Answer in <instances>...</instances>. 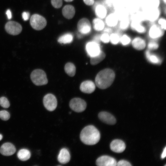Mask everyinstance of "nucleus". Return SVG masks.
<instances>
[{
	"label": "nucleus",
	"instance_id": "f257e3e1",
	"mask_svg": "<svg viewBox=\"0 0 166 166\" xmlns=\"http://www.w3.org/2000/svg\"><path fill=\"white\" fill-rule=\"evenodd\" d=\"M80 139L84 144L93 145L97 143L100 138L98 130L94 126L89 125L84 127L80 134Z\"/></svg>",
	"mask_w": 166,
	"mask_h": 166
},
{
	"label": "nucleus",
	"instance_id": "b1692460",
	"mask_svg": "<svg viewBox=\"0 0 166 166\" xmlns=\"http://www.w3.org/2000/svg\"><path fill=\"white\" fill-rule=\"evenodd\" d=\"M17 156L20 160L25 161L28 160L30 158L31 153L28 150L26 149H22L18 152Z\"/></svg>",
	"mask_w": 166,
	"mask_h": 166
},
{
	"label": "nucleus",
	"instance_id": "f8f14e48",
	"mask_svg": "<svg viewBox=\"0 0 166 166\" xmlns=\"http://www.w3.org/2000/svg\"><path fill=\"white\" fill-rule=\"evenodd\" d=\"M16 151L14 146L9 142L3 144L0 148V153L5 156H11L15 153Z\"/></svg>",
	"mask_w": 166,
	"mask_h": 166
},
{
	"label": "nucleus",
	"instance_id": "79ce46f5",
	"mask_svg": "<svg viewBox=\"0 0 166 166\" xmlns=\"http://www.w3.org/2000/svg\"><path fill=\"white\" fill-rule=\"evenodd\" d=\"M166 156V147H165L164 148L163 152L161 155V158L162 159L164 158Z\"/></svg>",
	"mask_w": 166,
	"mask_h": 166
},
{
	"label": "nucleus",
	"instance_id": "bb28decb",
	"mask_svg": "<svg viewBox=\"0 0 166 166\" xmlns=\"http://www.w3.org/2000/svg\"><path fill=\"white\" fill-rule=\"evenodd\" d=\"M73 40V35L70 34L68 33L60 37L57 41L60 43L66 44L71 43Z\"/></svg>",
	"mask_w": 166,
	"mask_h": 166
},
{
	"label": "nucleus",
	"instance_id": "20e7f679",
	"mask_svg": "<svg viewBox=\"0 0 166 166\" xmlns=\"http://www.w3.org/2000/svg\"><path fill=\"white\" fill-rule=\"evenodd\" d=\"M30 23L34 29L39 30L45 27L47 22L43 17L37 14H34L32 15L30 18Z\"/></svg>",
	"mask_w": 166,
	"mask_h": 166
},
{
	"label": "nucleus",
	"instance_id": "aec40b11",
	"mask_svg": "<svg viewBox=\"0 0 166 166\" xmlns=\"http://www.w3.org/2000/svg\"><path fill=\"white\" fill-rule=\"evenodd\" d=\"M132 44L133 47L138 50L143 49L146 45L144 40L139 37L135 38L132 41Z\"/></svg>",
	"mask_w": 166,
	"mask_h": 166
},
{
	"label": "nucleus",
	"instance_id": "473e14b6",
	"mask_svg": "<svg viewBox=\"0 0 166 166\" xmlns=\"http://www.w3.org/2000/svg\"><path fill=\"white\" fill-rule=\"evenodd\" d=\"M10 117L9 113L5 110L0 111V118L3 121L8 120Z\"/></svg>",
	"mask_w": 166,
	"mask_h": 166
},
{
	"label": "nucleus",
	"instance_id": "4be33fe9",
	"mask_svg": "<svg viewBox=\"0 0 166 166\" xmlns=\"http://www.w3.org/2000/svg\"><path fill=\"white\" fill-rule=\"evenodd\" d=\"M95 13L98 18L103 19L105 18L107 15V10L105 6L99 4L95 7Z\"/></svg>",
	"mask_w": 166,
	"mask_h": 166
},
{
	"label": "nucleus",
	"instance_id": "ea45409f",
	"mask_svg": "<svg viewBox=\"0 0 166 166\" xmlns=\"http://www.w3.org/2000/svg\"><path fill=\"white\" fill-rule=\"evenodd\" d=\"M84 3L87 5L91 6L94 3V0H83Z\"/></svg>",
	"mask_w": 166,
	"mask_h": 166
},
{
	"label": "nucleus",
	"instance_id": "4c0bfd02",
	"mask_svg": "<svg viewBox=\"0 0 166 166\" xmlns=\"http://www.w3.org/2000/svg\"><path fill=\"white\" fill-rule=\"evenodd\" d=\"M132 165L127 161L122 160L117 163V166H131Z\"/></svg>",
	"mask_w": 166,
	"mask_h": 166
},
{
	"label": "nucleus",
	"instance_id": "ddd939ff",
	"mask_svg": "<svg viewBox=\"0 0 166 166\" xmlns=\"http://www.w3.org/2000/svg\"><path fill=\"white\" fill-rule=\"evenodd\" d=\"M125 148L124 143L120 140H114L112 141L110 144L111 149L113 151L117 153H121L123 152Z\"/></svg>",
	"mask_w": 166,
	"mask_h": 166
},
{
	"label": "nucleus",
	"instance_id": "0eeeda50",
	"mask_svg": "<svg viewBox=\"0 0 166 166\" xmlns=\"http://www.w3.org/2000/svg\"><path fill=\"white\" fill-rule=\"evenodd\" d=\"M5 28L8 33L13 35L19 34L22 30L21 25L18 23L14 21H10L7 22Z\"/></svg>",
	"mask_w": 166,
	"mask_h": 166
},
{
	"label": "nucleus",
	"instance_id": "c03bdc74",
	"mask_svg": "<svg viewBox=\"0 0 166 166\" xmlns=\"http://www.w3.org/2000/svg\"><path fill=\"white\" fill-rule=\"evenodd\" d=\"M2 137H3L2 135L1 134H0V141L2 140Z\"/></svg>",
	"mask_w": 166,
	"mask_h": 166
},
{
	"label": "nucleus",
	"instance_id": "a878e982",
	"mask_svg": "<svg viewBox=\"0 0 166 166\" xmlns=\"http://www.w3.org/2000/svg\"><path fill=\"white\" fill-rule=\"evenodd\" d=\"M64 69L65 73L69 76L72 77L75 75L76 67L73 63H67L65 65Z\"/></svg>",
	"mask_w": 166,
	"mask_h": 166
},
{
	"label": "nucleus",
	"instance_id": "2eb2a0df",
	"mask_svg": "<svg viewBox=\"0 0 166 166\" xmlns=\"http://www.w3.org/2000/svg\"><path fill=\"white\" fill-rule=\"evenodd\" d=\"M80 89L81 91L84 93H91L94 91L95 85L91 81H85L81 84Z\"/></svg>",
	"mask_w": 166,
	"mask_h": 166
},
{
	"label": "nucleus",
	"instance_id": "72a5a7b5",
	"mask_svg": "<svg viewBox=\"0 0 166 166\" xmlns=\"http://www.w3.org/2000/svg\"><path fill=\"white\" fill-rule=\"evenodd\" d=\"M109 34L104 32L100 36V41L105 43H108L110 42Z\"/></svg>",
	"mask_w": 166,
	"mask_h": 166
},
{
	"label": "nucleus",
	"instance_id": "7c9ffc66",
	"mask_svg": "<svg viewBox=\"0 0 166 166\" xmlns=\"http://www.w3.org/2000/svg\"><path fill=\"white\" fill-rule=\"evenodd\" d=\"M130 38L127 34H124L120 37V42L123 45H127L130 43Z\"/></svg>",
	"mask_w": 166,
	"mask_h": 166
},
{
	"label": "nucleus",
	"instance_id": "39448f33",
	"mask_svg": "<svg viewBox=\"0 0 166 166\" xmlns=\"http://www.w3.org/2000/svg\"><path fill=\"white\" fill-rule=\"evenodd\" d=\"M69 106L70 108L73 111L80 113L85 110L87 104L83 100L79 98H74L70 101Z\"/></svg>",
	"mask_w": 166,
	"mask_h": 166
},
{
	"label": "nucleus",
	"instance_id": "f03ea898",
	"mask_svg": "<svg viewBox=\"0 0 166 166\" xmlns=\"http://www.w3.org/2000/svg\"><path fill=\"white\" fill-rule=\"evenodd\" d=\"M115 78L114 72L110 69L101 70L96 75L95 82L96 85L100 89H106L113 83Z\"/></svg>",
	"mask_w": 166,
	"mask_h": 166
},
{
	"label": "nucleus",
	"instance_id": "412c9836",
	"mask_svg": "<svg viewBox=\"0 0 166 166\" xmlns=\"http://www.w3.org/2000/svg\"><path fill=\"white\" fill-rule=\"evenodd\" d=\"M130 26L133 30L139 34H144L146 31L145 27L139 22L132 21L130 23Z\"/></svg>",
	"mask_w": 166,
	"mask_h": 166
},
{
	"label": "nucleus",
	"instance_id": "e433bc0d",
	"mask_svg": "<svg viewBox=\"0 0 166 166\" xmlns=\"http://www.w3.org/2000/svg\"><path fill=\"white\" fill-rule=\"evenodd\" d=\"M53 6L56 8H60L62 5V0H51Z\"/></svg>",
	"mask_w": 166,
	"mask_h": 166
},
{
	"label": "nucleus",
	"instance_id": "9b49d317",
	"mask_svg": "<svg viewBox=\"0 0 166 166\" xmlns=\"http://www.w3.org/2000/svg\"><path fill=\"white\" fill-rule=\"evenodd\" d=\"M86 49L90 57L98 55L101 51L99 44L93 41L87 43Z\"/></svg>",
	"mask_w": 166,
	"mask_h": 166
},
{
	"label": "nucleus",
	"instance_id": "393cba45",
	"mask_svg": "<svg viewBox=\"0 0 166 166\" xmlns=\"http://www.w3.org/2000/svg\"><path fill=\"white\" fill-rule=\"evenodd\" d=\"M105 56V53L103 51H101L98 55L90 57L91 64L93 65H95L98 64L104 59Z\"/></svg>",
	"mask_w": 166,
	"mask_h": 166
},
{
	"label": "nucleus",
	"instance_id": "c85d7f7f",
	"mask_svg": "<svg viewBox=\"0 0 166 166\" xmlns=\"http://www.w3.org/2000/svg\"><path fill=\"white\" fill-rule=\"evenodd\" d=\"M130 22L128 18H122L119 23V27L122 30H127L130 26Z\"/></svg>",
	"mask_w": 166,
	"mask_h": 166
},
{
	"label": "nucleus",
	"instance_id": "c9c22d12",
	"mask_svg": "<svg viewBox=\"0 0 166 166\" xmlns=\"http://www.w3.org/2000/svg\"><path fill=\"white\" fill-rule=\"evenodd\" d=\"M148 47L149 49L155 50L158 48L159 45L156 42L151 41L148 42Z\"/></svg>",
	"mask_w": 166,
	"mask_h": 166
},
{
	"label": "nucleus",
	"instance_id": "58836bf2",
	"mask_svg": "<svg viewBox=\"0 0 166 166\" xmlns=\"http://www.w3.org/2000/svg\"><path fill=\"white\" fill-rule=\"evenodd\" d=\"M30 16V14L29 12H23L22 14V18L25 21L28 20Z\"/></svg>",
	"mask_w": 166,
	"mask_h": 166
},
{
	"label": "nucleus",
	"instance_id": "cd10ccee",
	"mask_svg": "<svg viewBox=\"0 0 166 166\" xmlns=\"http://www.w3.org/2000/svg\"><path fill=\"white\" fill-rule=\"evenodd\" d=\"M146 56L148 60L152 63L159 64L160 62V60L156 55L151 54L148 50L146 52Z\"/></svg>",
	"mask_w": 166,
	"mask_h": 166
},
{
	"label": "nucleus",
	"instance_id": "a18cd8bd",
	"mask_svg": "<svg viewBox=\"0 0 166 166\" xmlns=\"http://www.w3.org/2000/svg\"><path fill=\"white\" fill-rule=\"evenodd\" d=\"M163 0L164 2V3L165 4V3H166V0Z\"/></svg>",
	"mask_w": 166,
	"mask_h": 166
},
{
	"label": "nucleus",
	"instance_id": "4468645a",
	"mask_svg": "<svg viewBox=\"0 0 166 166\" xmlns=\"http://www.w3.org/2000/svg\"><path fill=\"white\" fill-rule=\"evenodd\" d=\"M98 117L101 121L103 122L110 125L114 124L116 122L115 117L110 113L106 112H100Z\"/></svg>",
	"mask_w": 166,
	"mask_h": 166
},
{
	"label": "nucleus",
	"instance_id": "423d86ee",
	"mask_svg": "<svg viewBox=\"0 0 166 166\" xmlns=\"http://www.w3.org/2000/svg\"><path fill=\"white\" fill-rule=\"evenodd\" d=\"M43 103L45 108L49 111H54L57 105V101L56 97L51 93L47 94L44 97Z\"/></svg>",
	"mask_w": 166,
	"mask_h": 166
},
{
	"label": "nucleus",
	"instance_id": "7ed1b4c3",
	"mask_svg": "<svg viewBox=\"0 0 166 166\" xmlns=\"http://www.w3.org/2000/svg\"><path fill=\"white\" fill-rule=\"evenodd\" d=\"M30 78L33 82L37 86L45 85L48 82L46 73L41 69L33 71L30 74Z\"/></svg>",
	"mask_w": 166,
	"mask_h": 166
},
{
	"label": "nucleus",
	"instance_id": "6e6552de",
	"mask_svg": "<svg viewBox=\"0 0 166 166\" xmlns=\"http://www.w3.org/2000/svg\"><path fill=\"white\" fill-rule=\"evenodd\" d=\"M96 164L98 166H116L117 162L113 158L108 156H103L96 160Z\"/></svg>",
	"mask_w": 166,
	"mask_h": 166
},
{
	"label": "nucleus",
	"instance_id": "37998d69",
	"mask_svg": "<svg viewBox=\"0 0 166 166\" xmlns=\"http://www.w3.org/2000/svg\"><path fill=\"white\" fill-rule=\"evenodd\" d=\"M66 2H69L73 1V0H64Z\"/></svg>",
	"mask_w": 166,
	"mask_h": 166
},
{
	"label": "nucleus",
	"instance_id": "dca6fc26",
	"mask_svg": "<svg viewBox=\"0 0 166 166\" xmlns=\"http://www.w3.org/2000/svg\"><path fill=\"white\" fill-rule=\"evenodd\" d=\"M70 156L69 151L66 148H62L60 151L57 156V160L61 163L65 164L70 160Z\"/></svg>",
	"mask_w": 166,
	"mask_h": 166
},
{
	"label": "nucleus",
	"instance_id": "9d476101",
	"mask_svg": "<svg viewBox=\"0 0 166 166\" xmlns=\"http://www.w3.org/2000/svg\"><path fill=\"white\" fill-rule=\"evenodd\" d=\"M164 30L156 24H153L150 27L148 32L149 37L152 39H156L162 37Z\"/></svg>",
	"mask_w": 166,
	"mask_h": 166
},
{
	"label": "nucleus",
	"instance_id": "1a4fd4ad",
	"mask_svg": "<svg viewBox=\"0 0 166 166\" xmlns=\"http://www.w3.org/2000/svg\"><path fill=\"white\" fill-rule=\"evenodd\" d=\"M77 29L79 31L83 34L89 33L91 30V25L89 21L86 18L80 19L77 24Z\"/></svg>",
	"mask_w": 166,
	"mask_h": 166
},
{
	"label": "nucleus",
	"instance_id": "a211bd4d",
	"mask_svg": "<svg viewBox=\"0 0 166 166\" xmlns=\"http://www.w3.org/2000/svg\"><path fill=\"white\" fill-rule=\"evenodd\" d=\"M160 14V10L158 8L150 9L146 14V18L151 22H154L159 18Z\"/></svg>",
	"mask_w": 166,
	"mask_h": 166
},
{
	"label": "nucleus",
	"instance_id": "f3484780",
	"mask_svg": "<svg viewBox=\"0 0 166 166\" xmlns=\"http://www.w3.org/2000/svg\"><path fill=\"white\" fill-rule=\"evenodd\" d=\"M105 23L109 27H113L117 26L119 22V18L116 14L110 13L105 18Z\"/></svg>",
	"mask_w": 166,
	"mask_h": 166
},
{
	"label": "nucleus",
	"instance_id": "f704fd0d",
	"mask_svg": "<svg viewBox=\"0 0 166 166\" xmlns=\"http://www.w3.org/2000/svg\"><path fill=\"white\" fill-rule=\"evenodd\" d=\"M158 25L163 30H166V20L164 18H159L157 20Z\"/></svg>",
	"mask_w": 166,
	"mask_h": 166
},
{
	"label": "nucleus",
	"instance_id": "a19ab883",
	"mask_svg": "<svg viewBox=\"0 0 166 166\" xmlns=\"http://www.w3.org/2000/svg\"><path fill=\"white\" fill-rule=\"evenodd\" d=\"M6 14L8 19H10L12 18V14L10 10L8 9L6 11Z\"/></svg>",
	"mask_w": 166,
	"mask_h": 166
},
{
	"label": "nucleus",
	"instance_id": "5701e85b",
	"mask_svg": "<svg viewBox=\"0 0 166 166\" xmlns=\"http://www.w3.org/2000/svg\"><path fill=\"white\" fill-rule=\"evenodd\" d=\"M93 28L97 31H101L105 28V23L102 19L99 18H94L93 21Z\"/></svg>",
	"mask_w": 166,
	"mask_h": 166
},
{
	"label": "nucleus",
	"instance_id": "2f4dec72",
	"mask_svg": "<svg viewBox=\"0 0 166 166\" xmlns=\"http://www.w3.org/2000/svg\"><path fill=\"white\" fill-rule=\"evenodd\" d=\"M0 105L2 107L7 108L10 106V104L7 99L2 97L0 98Z\"/></svg>",
	"mask_w": 166,
	"mask_h": 166
},
{
	"label": "nucleus",
	"instance_id": "c756f323",
	"mask_svg": "<svg viewBox=\"0 0 166 166\" xmlns=\"http://www.w3.org/2000/svg\"><path fill=\"white\" fill-rule=\"evenodd\" d=\"M120 36L117 33H112L110 34V42L113 45L117 44L120 41Z\"/></svg>",
	"mask_w": 166,
	"mask_h": 166
},
{
	"label": "nucleus",
	"instance_id": "6ab92c4d",
	"mask_svg": "<svg viewBox=\"0 0 166 166\" xmlns=\"http://www.w3.org/2000/svg\"><path fill=\"white\" fill-rule=\"evenodd\" d=\"M62 14L66 18L71 19L74 16L75 11L74 7L71 5H66L62 10Z\"/></svg>",
	"mask_w": 166,
	"mask_h": 166
}]
</instances>
